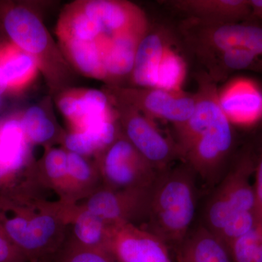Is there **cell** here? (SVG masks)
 <instances>
[{
    "mask_svg": "<svg viewBox=\"0 0 262 262\" xmlns=\"http://www.w3.org/2000/svg\"><path fill=\"white\" fill-rule=\"evenodd\" d=\"M256 162L245 153L222 179L207 203L205 227L218 234L237 215L255 211V193L251 182Z\"/></svg>",
    "mask_w": 262,
    "mask_h": 262,
    "instance_id": "cell-4",
    "label": "cell"
},
{
    "mask_svg": "<svg viewBox=\"0 0 262 262\" xmlns=\"http://www.w3.org/2000/svg\"><path fill=\"white\" fill-rule=\"evenodd\" d=\"M118 118L82 131L70 130L62 139V147L70 152L96 159L121 135Z\"/></svg>",
    "mask_w": 262,
    "mask_h": 262,
    "instance_id": "cell-21",
    "label": "cell"
},
{
    "mask_svg": "<svg viewBox=\"0 0 262 262\" xmlns=\"http://www.w3.org/2000/svg\"><path fill=\"white\" fill-rule=\"evenodd\" d=\"M112 225L80 205L75 204L71 208L67 237L83 247L110 252Z\"/></svg>",
    "mask_w": 262,
    "mask_h": 262,
    "instance_id": "cell-20",
    "label": "cell"
},
{
    "mask_svg": "<svg viewBox=\"0 0 262 262\" xmlns=\"http://www.w3.org/2000/svg\"><path fill=\"white\" fill-rule=\"evenodd\" d=\"M24 135L31 145H42L45 148L61 144L65 132L57 125L51 115L40 105H35L19 114Z\"/></svg>",
    "mask_w": 262,
    "mask_h": 262,
    "instance_id": "cell-27",
    "label": "cell"
},
{
    "mask_svg": "<svg viewBox=\"0 0 262 262\" xmlns=\"http://www.w3.org/2000/svg\"><path fill=\"white\" fill-rule=\"evenodd\" d=\"M196 175L184 163L160 171L150 190L146 229L178 246L189 233L195 215Z\"/></svg>",
    "mask_w": 262,
    "mask_h": 262,
    "instance_id": "cell-2",
    "label": "cell"
},
{
    "mask_svg": "<svg viewBox=\"0 0 262 262\" xmlns=\"http://www.w3.org/2000/svg\"><path fill=\"white\" fill-rule=\"evenodd\" d=\"M95 160L103 185L115 190L147 189L159 173L122 134Z\"/></svg>",
    "mask_w": 262,
    "mask_h": 262,
    "instance_id": "cell-6",
    "label": "cell"
},
{
    "mask_svg": "<svg viewBox=\"0 0 262 262\" xmlns=\"http://www.w3.org/2000/svg\"><path fill=\"white\" fill-rule=\"evenodd\" d=\"M0 262H28L0 225Z\"/></svg>",
    "mask_w": 262,
    "mask_h": 262,
    "instance_id": "cell-33",
    "label": "cell"
},
{
    "mask_svg": "<svg viewBox=\"0 0 262 262\" xmlns=\"http://www.w3.org/2000/svg\"><path fill=\"white\" fill-rule=\"evenodd\" d=\"M233 144L232 124L222 110L211 126L196 138L182 159L196 177L213 183L220 177Z\"/></svg>",
    "mask_w": 262,
    "mask_h": 262,
    "instance_id": "cell-9",
    "label": "cell"
},
{
    "mask_svg": "<svg viewBox=\"0 0 262 262\" xmlns=\"http://www.w3.org/2000/svg\"><path fill=\"white\" fill-rule=\"evenodd\" d=\"M251 17L262 19V0H249Z\"/></svg>",
    "mask_w": 262,
    "mask_h": 262,
    "instance_id": "cell-35",
    "label": "cell"
},
{
    "mask_svg": "<svg viewBox=\"0 0 262 262\" xmlns=\"http://www.w3.org/2000/svg\"><path fill=\"white\" fill-rule=\"evenodd\" d=\"M111 101L122 134L158 172L170 168L174 160L181 158L175 143L165 137L151 119L126 103L113 98Z\"/></svg>",
    "mask_w": 262,
    "mask_h": 262,
    "instance_id": "cell-8",
    "label": "cell"
},
{
    "mask_svg": "<svg viewBox=\"0 0 262 262\" xmlns=\"http://www.w3.org/2000/svg\"><path fill=\"white\" fill-rule=\"evenodd\" d=\"M0 29L8 40L36 58L52 89H61L69 65L39 16L24 3H0Z\"/></svg>",
    "mask_w": 262,
    "mask_h": 262,
    "instance_id": "cell-3",
    "label": "cell"
},
{
    "mask_svg": "<svg viewBox=\"0 0 262 262\" xmlns=\"http://www.w3.org/2000/svg\"><path fill=\"white\" fill-rule=\"evenodd\" d=\"M165 3L187 18L206 24L239 23L251 17L249 0H173Z\"/></svg>",
    "mask_w": 262,
    "mask_h": 262,
    "instance_id": "cell-16",
    "label": "cell"
},
{
    "mask_svg": "<svg viewBox=\"0 0 262 262\" xmlns=\"http://www.w3.org/2000/svg\"><path fill=\"white\" fill-rule=\"evenodd\" d=\"M0 72L7 92L18 93L32 83L39 72L36 58L8 39H0Z\"/></svg>",
    "mask_w": 262,
    "mask_h": 262,
    "instance_id": "cell-19",
    "label": "cell"
},
{
    "mask_svg": "<svg viewBox=\"0 0 262 262\" xmlns=\"http://www.w3.org/2000/svg\"><path fill=\"white\" fill-rule=\"evenodd\" d=\"M170 39L163 29L149 30L141 39L130 77L134 87L155 88L160 63L170 48Z\"/></svg>",
    "mask_w": 262,
    "mask_h": 262,
    "instance_id": "cell-17",
    "label": "cell"
},
{
    "mask_svg": "<svg viewBox=\"0 0 262 262\" xmlns=\"http://www.w3.org/2000/svg\"><path fill=\"white\" fill-rule=\"evenodd\" d=\"M178 262H232L228 249L214 233L201 226L177 246Z\"/></svg>",
    "mask_w": 262,
    "mask_h": 262,
    "instance_id": "cell-22",
    "label": "cell"
},
{
    "mask_svg": "<svg viewBox=\"0 0 262 262\" xmlns=\"http://www.w3.org/2000/svg\"><path fill=\"white\" fill-rule=\"evenodd\" d=\"M56 34L58 41H99L106 38L100 26L84 13L77 2L63 10L57 24Z\"/></svg>",
    "mask_w": 262,
    "mask_h": 262,
    "instance_id": "cell-28",
    "label": "cell"
},
{
    "mask_svg": "<svg viewBox=\"0 0 262 262\" xmlns=\"http://www.w3.org/2000/svg\"><path fill=\"white\" fill-rule=\"evenodd\" d=\"M194 94L196 104L192 115L187 121L174 127L175 144L182 159L196 138L211 126L222 111L215 82L207 74L198 77V90Z\"/></svg>",
    "mask_w": 262,
    "mask_h": 262,
    "instance_id": "cell-14",
    "label": "cell"
},
{
    "mask_svg": "<svg viewBox=\"0 0 262 262\" xmlns=\"http://www.w3.org/2000/svg\"><path fill=\"white\" fill-rule=\"evenodd\" d=\"M101 185L102 180L96 160L68 151L66 202L76 204L85 199Z\"/></svg>",
    "mask_w": 262,
    "mask_h": 262,
    "instance_id": "cell-23",
    "label": "cell"
},
{
    "mask_svg": "<svg viewBox=\"0 0 262 262\" xmlns=\"http://www.w3.org/2000/svg\"><path fill=\"white\" fill-rule=\"evenodd\" d=\"M7 92V88L5 85L4 80H3V77H2L1 72H0V96L4 94Z\"/></svg>",
    "mask_w": 262,
    "mask_h": 262,
    "instance_id": "cell-37",
    "label": "cell"
},
{
    "mask_svg": "<svg viewBox=\"0 0 262 262\" xmlns=\"http://www.w3.org/2000/svg\"><path fill=\"white\" fill-rule=\"evenodd\" d=\"M179 28L184 42L200 60L237 48L249 50L262 57L261 25L210 24L187 18Z\"/></svg>",
    "mask_w": 262,
    "mask_h": 262,
    "instance_id": "cell-5",
    "label": "cell"
},
{
    "mask_svg": "<svg viewBox=\"0 0 262 262\" xmlns=\"http://www.w3.org/2000/svg\"><path fill=\"white\" fill-rule=\"evenodd\" d=\"M261 234L262 227L259 225L231 243L227 248L232 262H254Z\"/></svg>",
    "mask_w": 262,
    "mask_h": 262,
    "instance_id": "cell-31",
    "label": "cell"
},
{
    "mask_svg": "<svg viewBox=\"0 0 262 262\" xmlns=\"http://www.w3.org/2000/svg\"><path fill=\"white\" fill-rule=\"evenodd\" d=\"M210 78L216 82L227 78L237 71L258 70L262 68V57L245 48H237L215 53L201 60Z\"/></svg>",
    "mask_w": 262,
    "mask_h": 262,
    "instance_id": "cell-26",
    "label": "cell"
},
{
    "mask_svg": "<svg viewBox=\"0 0 262 262\" xmlns=\"http://www.w3.org/2000/svg\"><path fill=\"white\" fill-rule=\"evenodd\" d=\"M104 39L99 41L66 39L59 43L63 56L80 73L90 78L105 81L102 50Z\"/></svg>",
    "mask_w": 262,
    "mask_h": 262,
    "instance_id": "cell-24",
    "label": "cell"
},
{
    "mask_svg": "<svg viewBox=\"0 0 262 262\" xmlns=\"http://www.w3.org/2000/svg\"><path fill=\"white\" fill-rule=\"evenodd\" d=\"M145 34L127 33L103 39L105 81L110 82V86H116L117 82L130 77L136 51Z\"/></svg>",
    "mask_w": 262,
    "mask_h": 262,
    "instance_id": "cell-18",
    "label": "cell"
},
{
    "mask_svg": "<svg viewBox=\"0 0 262 262\" xmlns=\"http://www.w3.org/2000/svg\"><path fill=\"white\" fill-rule=\"evenodd\" d=\"M255 212L258 223L262 227V149L254 171Z\"/></svg>",
    "mask_w": 262,
    "mask_h": 262,
    "instance_id": "cell-34",
    "label": "cell"
},
{
    "mask_svg": "<svg viewBox=\"0 0 262 262\" xmlns=\"http://www.w3.org/2000/svg\"><path fill=\"white\" fill-rule=\"evenodd\" d=\"M254 262H262V234L260 238L259 244H258L257 253Z\"/></svg>",
    "mask_w": 262,
    "mask_h": 262,
    "instance_id": "cell-36",
    "label": "cell"
},
{
    "mask_svg": "<svg viewBox=\"0 0 262 262\" xmlns=\"http://www.w3.org/2000/svg\"><path fill=\"white\" fill-rule=\"evenodd\" d=\"M259 226L256 212L249 211L241 213L229 221L227 225L215 234L225 245L226 247L236 239L242 237Z\"/></svg>",
    "mask_w": 262,
    "mask_h": 262,
    "instance_id": "cell-32",
    "label": "cell"
},
{
    "mask_svg": "<svg viewBox=\"0 0 262 262\" xmlns=\"http://www.w3.org/2000/svg\"><path fill=\"white\" fill-rule=\"evenodd\" d=\"M108 251L118 262H172L168 245L134 224L112 225Z\"/></svg>",
    "mask_w": 262,
    "mask_h": 262,
    "instance_id": "cell-12",
    "label": "cell"
},
{
    "mask_svg": "<svg viewBox=\"0 0 262 262\" xmlns=\"http://www.w3.org/2000/svg\"><path fill=\"white\" fill-rule=\"evenodd\" d=\"M82 10L101 27L106 37L149 30L145 13L134 3L121 0L77 1Z\"/></svg>",
    "mask_w": 262,
    "mask_h": 262,
    "instance_id": "cell-13",
    "label": "cell"
},
{
    "mask_svg": "<svg viewBox=\"0 0 262 262\" xmlns=\"http://www.w3.org/2000/svg\"><path fill=\"white\" fill-rule=\"evenodd\" d=\"M151 187L115 190L102 184L76 204L98 215L110 225L130 223L138 226L139 222L145 223L147 219Z\"/></svg>",
    "mask_w": 262,
    "mask_h": 262,
    "instance_id": "cell-10",
    "label": "cell"
},
{
    "mask_svg": "<svg viewBox=\"0 0 262 262\" xmlns=\"http://www.w3.org/2000/svg\"><path fill=\"white\" fill-rule=\"evenodd\" d=\"M110 97L135 108L146 117L170 122L173 127L187 121L194 112L195 94L158 88L108 86Z\"/></svg>",
    "mask_w": 262,
    "mask_h": 262,
    "instance_id": "cell-7",
    "label": "cell"
},
{
    "mask_svg": "<svg viewBox=\"0 0 262 262\" xmlns=\"http://www.w3.org/2000/svg\"><path fill=\"white\" fill-rule=\"evenodd\" d=\"M56 102L71 130H87L118 117L111 98L99 90H67L58 95Z\"/></svg>",
    "mask_w": 262,
    "mask_h": 262,
    "instance_id": "cell-11",
    "label": "cell"
},
{
    "mask_svg": "<svg viewBox=\"0 0 262 262\" xmlns=\"http://www.w3.org/2000/svg\"><path fill=\"white\" fill-rule=\"evenodd\" d=\"M185 63L180 56L169 49L160 63L157 77L158 89L178 91L185 77Z\"/></svg>",
    "mask_w": 262,
    "mask_h": 262,
    "instance_id": "cell-29",
    "label": "cell"
},
{
    "mask_svg": "<svg viewBox=\"0 0 262 262\" xmlns=\"http://www.w3.org/2000/svg\"><path fill=\"white\" fill-rule=\"evenodd\" d=\"M52 262H118L108 251L83 247L67 236Z\"/></svg>",
    "mask_w": 262,
    "mask_h": 262,
    "instance_id": "cell-30",
    "label": "cell"
},
{
    "mask_svg": "<svg viewBox=\"0 0 262 262\" xmlns=\"http://www.w3.org/2000/svg\"><path fill=\"white\" fill-rule=\"evenodd\" d=\"M68 177V151L62 147L49 146L35 163V177L42 187L56 193L66 202ZM67 203V202H66Z\"/></svg>",
    "mask_w": 262,
    "mask_h": 262,
    "instance_id": "cell-25",
    "label": "cell"
},
{
    "mask_svg": "<svg viewBox=\"0 0 262 262\" xmlns=\"http://www.w3.org/2000/svg\"><path fill=\"white\" fill-rule=\"evenodd\" d=\"M50 191L34 186L0 193V225L28 262H52L67 239L74 204L50 199Z\"/></svg>",
    "mask_w": 262,
    "mask_h": 262,
    "instance_id": "cell-1",
    "label": "cell"
},
{
    "mask_svg": "<svg viewBox=\"0 0 262 262\" xmlns=\"http://www.w3.org/2000/svg\"><path fill=\"white\" fill-rule=\"evenodd\" d=\"M219 103L232 124L251 125L262 118V91L252 81H230L219 91Z\"/></svg>",
    "mask_w": 262,
    "mask_h": 262,
    "instance_id": "cell-15",
    "label": "cell"
}]
</instances>
